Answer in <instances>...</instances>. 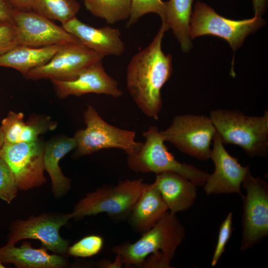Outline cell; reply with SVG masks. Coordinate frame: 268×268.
<instances>
[{
    "mask_svg": "<svg viewBox=\"0 0 268 268\" xmlns=\"http://www.w3.org/2000/svg\"><path fill=\"white\" fill-rule=\"evenodd\" d=\"M0 260L18 268H62L67 265L62 255L50 254L43 246L33 248L27 241L18 247L8 244L0 247Z\"/></svg>",
    "mask_w": 268,
    "mask_h": 268,
    "instance_id": "cell-19",
    "label": "cell"
},
{
    "mask_svg": "<svg viewBox=\"0 0 268 268\" xmlns=\"http://www.w3.org/2000/svg\"><path fill=\"white\" fill-rule=\"evenodd\" d=\"M149 13L158 14L161 18L162 22L165 21V2L162 0H132L127 27L131 26L141 17Z\"/></svg>",
    "mask_w": 268,
    "mask_h": 268,
    "instance_id": "cell-26",
    "label": "cell"
},
{
    "mask_svg": "<svg viewBox=\"0 0 268 268\" xmlns=\"http://www.w3.org/2000/svg\"><path fill=\"white\" fill-rule=\"evenodd\" d=\"M210 159L214 165V172L208 174L202 186L207 195L236 193L241 197L242 183L250 171L225 148L220 136L216 132L213 139Z\"/></svg>",
    "mask_w": 268,
    "mask_h": 268,
    "instance_id": "cell-14",
    "label": "cell"
},
{
    "mask_svg": "<svg viewBox=\"0 0 268 268\" xmlns=\"http://www.w3.org/2000/svg\"><path fill=\"white\" fill-rule=\"evenodd\" d=\"M5 267L4 266V264L2 263L1 261L0 260V268H5Z\"/></svg>",
    "mask_w": 268,
    "mask_h": 268,
    "instance_id": "cell-38",
    "label": "cell"
},
{
    "mask_svg": "<svg viewBox=\"0 0 268 268\" xmlns=\"http://www.w3.org/2000/svg\"><path fill=\"white\" fill-rule=\"evenodd\" d=\"M51 81L57 96L61 98L89 93L105 94L114 98L123 94L118 81L107 73L101 61L91 65L73 79Z\"/></svg>",
    "mask_w": 268,
    "mask_h": 268,
    "instance_id": "cell-15",
    "label": "cell"
},
{
    "mask_svg": "<svg viewBox=\"0 0 268 268\" xmlns=\"http://www.w3.org/2000/svg\"><path fill=\"white\" fill-rule=\"evenodd\" d=\"M265 21L261 17L235 20L218 14L210 6L197 1L190 21V37L211 35L225 40L234 51L243 44L246 37L260 28Z\"/></svg>",
    "mask_w": 268,
    "mask_h": 268,
    "instance_id": "cell-7",
    "label": "cell"
},
{
    "mask_svg": "<svg viewBox=\"0 0 268 268\" xmlns=\"http://www.w3.org/2000/svg\"><path fill=\"white\" fill-rule=\"evenodd\" d=\"M4 140L3 134L0 127V150L4 144Z\"/></svg>",
    "mask_w": 268,
    "mask_h": 268,
    "instance_id": "cell-37",
    "label": "cell"
},
{
    "mask_svg": "<svg viewBox=\"0 0 268 268\" xmlns=\"http://www.w3.org/2000/svg\"><path fill=\"white\" fill-rule=\"evenodd\" d=\"M57 123L46 116H33L27 122L21 133L19 142H30L39 139V135L54 130Z\"/></svg>",
    "mask_w": 268,
    "mask_h": 268,
    "instance_id": "cell-25",
    "label": "cell"
},
{
    "mask_svg": "<svg viewBox=\"0 0 268 268\" xmlns=\"http://www.w3.org/2000/svg\"><path fill=\"white\" fill-rule=\"evenodd\" d=\"M168 211L158 190L145 183L128 216L131 228L142 234L153 227Z\"/></svg>",
    "mask_w": 268,
    "mask_h": 268,
    "instance_id": "cell-18",
    "label": "cell"
},
{
    "mask_svg": "<svg viewBox=\"0 0 268 268\" xmlns=\"http://www.w3.org/2000/svg\"><path fill=\"white\" fill-rule=\"evenodd\" d=\"M165 141L181 152L201 160L210 159L216 130L209 117L195 114L176 116L171 125L161 131Z\"/></svg>",
    "mask_w": 268,
    "mask_h": 268,
    "instance_id": "cell-8",
    "label": "cell"
},
{
    "mask_svg": "<svg viewBox=\"0 0 268 268\" xmlns=\"http://www.w3.org/2000/svg\"><path fill=\"white\" fill-rule=\"evenodd\" d=\"M103 238L98 235L85 236L68 247L67 254L70 256L87 258L97 255L102 250Z\"/></svg>",
    "mask_w": 268,
    "mask_h": 268,
    "instance_id": "cell-27",
    "label": "cell"
},
{
    "mask_svg": "<svg viewBox=\"0 0 268 268\" xmlns=\"http://www.w3.org/2000/svg\"><path fill=\"white\" fill-rule=\"evenodd\" d=\"M74 138L63 136L54 138L45 144L44 165L52 183L54 197L60 198L70 190L71 181L63 173L59 163L68 152L76 148Z\"/></svg>",
    "mask_w": 268,
    "mask_h": 268,
    "instance_id": "cell-20",
    "label": "cell"
},
{
    "mask_svg": "<svg viewBox=\"0 0 268 268\" xmlns=\"http://www.w3.org/2000/svg\"><path fill=\"white\" fill-rule=\"evenodd\" d=\"M14 8L9 0H0V21H12Z\"/></svg>",
    "mask_w": 268,
    "mask_h": 268,
    "instance_id": "cell-33",
    "label": "cell"
},
{
    "mask_svg": "<svg viewBox=\"0 0 268 268\" xmlns=\"http://www.w3.org/2000/svg\"><path fill=\"white\" fill-rule=\"evenodd\" d=\"M252 1L254 16L262 17L267 9L268 0H252Z\"/></svg>",
    "mask_w": 268,
    "mask_h": 268,
    "instance_id": "cell-35",
    "label": "cell"
},
{
    "mask_svg": "<svg viewBox=\"0 0 268 268\" xmlns=\"http://www.w3.org/2000/svg\"><path fill=\"white\" fill-rule=\"evenodd\" d=\"M71 218L72 212H48L25 220L16 219L9 226L6 244L15 245L23 239H36L47 250L64 255L67 254L69 242L61 236L60 230Z\"/></svg>",
    "mask_w": 268,
    "mask_h": 268,
    "instance_id": "cell-10",
    "label": "cell"
},
{
    "mask_svg": "<svg viewBox=\"0 0 268 268\" xmlns=\"http://www.w3.org/2000/svg\"><path fill=\"white\" fill-rule=\"evenodd\" d=\"M62 27L80 44L100 55L120 56L126 49L120 30L110 26L95 28L76 16L62 24Z\"/></svg>",
    "mask_w": 268,
    "mask_h": 268,
    "instance_id": "cell-16",
    "label": "cell"
},
{
    "mask_svg": "<svg viewBox=\"0 0 268 268\" xmlns=\"http://www.w3.org/2000/svg\"><path fill=\"white\" fill-rule=\"evenodd\" d=\"M19 45L16 28L12 21H0V56Z\"/></svg>",
    "mask_w": 268,
    "mask_h": 268,
    "instance_id": "cell-31",
    "label": "cell"
},
{
    "mask_svg": "<svg viewBox=\"0 0 268 268\" xmlns=\"http://www.w3.org/2000/svg\"><path fill=\"white\" fill-rule=\"evenodd\" d=\"M153 184L159 191L168 210L173 213L188 210L195 204L197 186L178 173L165 172L156 174Z\"/></svg>",
    "mask_w": 268,
    "mask_h": 268,
    "instance_id": "cell-17",
    "label": "cell"
},
{
    "mask_svg": "<svg viewBox=\"0 0 268 268\" xmlns=\"http://www.w3.org/2000/svg\"><path fill=\"white\" fill-rule=\"evenodd\" d=\"M185 229L176 214L168 211L151 229L134 243L124 242L112 248L126 268L140 267L149 255L161 253L171 262L185 237Z\"/></svg>",
    "mask_w": 268,
    "mask_h": 268,
    "instance_id": "cell-2",
    "label": "cell"
},
{
    "mask_svg": "<svg viewBox=\"0 0 268 268\" xmlns=\"http://www.w3.org/2000/svg\"><path fill=\"white\" fill-rule=\"evenodd\" d=\"M12 21L16 29L19 45L41 47L80 43L62 26L32 10L15 8Z\"/></svg>",
    "mask_w": 268,
    "mask_h": 268,
    "instance_id": "cell-13",
    "label": "cell"
},
{
    "mask_svg": "<svg viewBox=\"0 0 268 268\" xmlns=\"http://www.w3.org/2000/svg\"><path fill=\"white\" fill-rule=\"evenodd\" d=\"M171 262L161 253H153L146 257L140 268H170Z\"/></svg>",
    "mask_w": 268,
    "mask_h": 268,
    "instance_id": "cell-32",
    "label": "cell"
},
{
    "mask_svg": "<svg viewBox=\"0 0 268 268\" xmlns=\"http://www.w3.org/2000/svg\"><path fill=\"white\" fill-rule=\"evenodd\" d=\"M25 124L22 113L10 111L7 116L2 120L0 126L4 136V143L19 142Z\"/></svg>",
    "mask_w": 268,
    "mask_h": 268,
    "instance_id": "cell-28",
    "label": "cell"
},
{
    "mask_svg": "<svg viewBox=\"0 0 268 268\" xmlns=\"http://www.w3.org/2000/svg\"><path fill=\"white\" fill-rule=\"evenodd\" d=\"M169 28L162 22L151 43L135 54L127 68L126 85L130 95L140 111L157 120L162 107L161 90L172 73V57L162 49Z\"/></svg>",
    "mask_w": 268,
    "mask_h": 268,
    "instance_id": "cell-1",
    "label": "cell"
},
{
    "mask_svg": "<svg viewBox=\"0 0 268 268\" xmlns=\"http://www.w3.org/2000/svg\"><path fill=\"white\" fill-rule=\"evenodd\" d=\"M142 178L120 181L115 185L98 188L87 193L75 205L72 218L106 213L115 219L127 218L145 184Z\"/></svg>",
    "mask_w": 268,
    "mask_h": 268,
    "instance_id": "cell-5",
    "label": "cell"
},
{
    "mask_svg": "<svg viewBox=\"0 0 268 268\" xmlns=\"http://www.w3.org/2000/svg\"><path fill=\"white\" fill-rule=\"evenodd\" d=\"M86 8L108 24L128 19L132 0H83Z\"/></svg>",
    "mask_w": 268,
    "mask_h": 268,
    "instance_id": "cell-23",
    "label": "cell"
},
{
    "mask_svg": "<svg viewBox=\"0 0 268 268\" xmlns=\"http://www.w3.org/2000/svg\"><path fill=\"white\" fill-rule=\"evenodd\" d=\"M62 45L35 47L18 45L0 56V67L15 69L24 76L47 63Z\"/></svg>",
    "mask_w": 268,
    "mask_h": 268,
    "instance_id": "cell-21",
    "label": "cell"
},
{
    "mask_svg": "<svg viewBox=\"0 0 268 268\" xmlns=\"http://www.w3.org/2000/svg\"><path fill=\"white\" fill-rule=\"evenodd\" d=\"M96 265L97 267L102 268H120L123 264L121 257L116 255L114 261L104 259L97 262Z\"/></svg>",
    "mask_w": 268,
    "mask_h": 268,
    "instance_id": "cell-34",
    "label": "cell"
},
{
    "mask_svg": "<svg viewBox=\"0 0 268 268\" xmlns=\"http://www.w3.org/2000/svg\"><path fill=\"white\" fill-rule=\"evenodd\" d=\"M103 58L80 43H68L62 45L47 63L31 70L24 76L32 80H69Z\"/></svg>",
    "mask_w": 268,
    "mask_h": 268,
    "instance_id": "cell-12",
    "label": "cell"
},
{
    "mask_svg": "<svg viewBox=\"0 0 268 268\" xmlns=\"http://www.w3.org/2000/svg\"><path fill=\"white\" fill-rule=\"evenodd\" d=\"M85 129L77 131L73 136L76 144V158L91 154L104 149L117 148L127 155L140 147L142 142L135 141V132L109 124L91 105L83 113Z\"/></svg>",
    "mask_w": 268,
    "mask_h": 268,
    "instance_id": "cell-6",
    "label": "cell"
},
{
    "mask_svg": "<svg viewBox=\"0 0 268 268\" xmlns=\"http://www.w3.org/2000/svg\"><path fill=\"white\" fill-rule=\"evenodd\" d=\"M14 8L23 10H32V0H9Z\"/></svg>",
    "mask_w": 268,
    "mask_h": 268,
    "instance_id": "cell-36",
    "label": "cell"
},
{
    "mask_svg": "<svg viewBox=\"0 0 268 268\" xmlns=\"http://www.w3.org/2000/svg\"><path fill=\"white\" fill-rule=\"evenodd\" d=\"M44 148L45 144L40 139L30 142L4 143L0 158L12 171L19 190L26 191L46 183Z\"/></svg>",
    "mask_w": 268,
    "mask_h": 268,
    "instance_id": "cell-11",
    "label": "cell"
},
{
    "mask_svg": "<svg viewBox=\"0 0 268 268\" xmlns=\"http://www.w3.org/2000/svg\"><path fill=\"white\" fill-rule=\"evenodd\" d=\"M194 0H169L165 2V20L184 52L191 47L190 37V21Z\"/></svg>",
    "mask_w": 268,
    "mask_h": 268,
    "instance_id": "cell-22",
    "label": "cell"
},
{
    "mask_svg": "<svg viewBox=\"0 0 268 268\" xmlns=\"http://www.w3.org/2000/svg\"><path fill=\"white\" fill-rule=\"evenodd\" d=\"M18 190L12 171L7 163L0 158V199L10 203L17 197Z\"/></svg>",
    "mask_w": 268,
    "mask_h": 268,
    "instance_id": "cell-29",
    "label": "cell"
},
{
    "mask_svg": "<svg viewBox=\"0 0 268 268\" xmlns=\"http://www.w3.org/2000/svg\"><path fill=\"white\" fill-rule=\"evenodd\" d=\"M145 141L138 149L127 157L129 167L136 173L158 174L173 172L186 178L197 187H202L208 173L191 165L177 161L169 151L164 140L156 126H151L142 134Z\"/></svg>",
    "mask_w": 268,
    "mask_h": 268,
    "instance_id": "cell-4",
    "label": "cell"
},
{
    "mask_svg": "<svg viewBox=\"0 0 268 268\" xmlns=\"http://www.w3.org/2000/svg\"><path fill=\"white\" fill-rule=\"evenodd\" d=\"M245 195L242 217L241 251H247L268 235V185L260 177H254L251 171L242 185Z\"/></svg>",
    "mask_w": 268,
    "mask_h": 268,
    "instance_id": "cell-9",
    "label": "cell"
},
{
    "mask_svg": "<svg viewBox=\"0 0 268 268\" xmlns=\"http://www.w3.org/2000/svg\"><path fill=\"white\" fill-rule=\"evenodd\" d=\"M79 8L76 0H32V10L62 24L76 16Z\"/></svg>",
    "mask_w": 268,
    "mask_h": 268,
    "instance_id": "cell-24",
    "label": "cell"
},
{
    "mask_svg": "<svg viewBox=\"0 0 268 268\" xmlns=\"http://www.w3.org/2000/svg\"><path fill=\"white\" fill-rule=\"evenodd\" d=\"M223 144L241 147L251 157L268 154V111L250 116L236 110L216 109L209 117Z\"/></svg>",
    "mask_w": 268,
    "mask_h": 268,
    "instance_id": "cell-3",
    "label": "cell"
},
{
    "mask_svg": "<svg viewBox=\"0 0 268 268\" xmlns=\"http://www.w3.org/2000/svg\"><path fill=\"white\" fill-rule=\"evenodd\" d=\"M232 213L230 212L219 226L217 243L211 261L215 267L225 251L232 232Z\"/></svg>",
    "mask_w": 268,
    "mask_h": 268,
    "instance_id": "cell-30",
    "label": "cell"
}]
</instances>
